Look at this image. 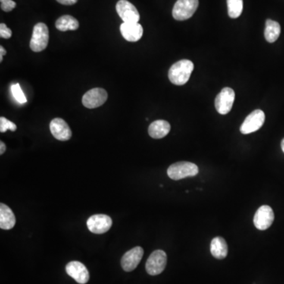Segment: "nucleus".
I'll return each instance as SVG.
<instances>
[{
  "mask_svg": "<svg viewBox=\"0 0 284 284\" xmlns=\"http://www.w3.org/2000/svg\"><path fill=\"white\" fill-rule=\"evenodd\" d=\"M235 91L231 88H223L221 92L218 94L215 101L216 111L220 115H226L232 111V106L235 101Z\"/></svg>",
  "mask_w": 284,
  "mask_h": 284,
  "instance_id": "nucleus-7",
  "label": "nucleus"
},
{
  "mask_svg": "<svg viewBox=\"0 0 284 284\" xmlns=\"http://www.w3.org/2000/svg\"><path fill=\"white\" fill-rule=\"evenodd\" d=\"M116 10L123 23H138L140 20V14L136 7L127 0H119L116 4Z\"/></svg>",
  "mask_w": 284,
  "mask_h": 284,
  "instance_id": "nucleus-9",
  "label": "nucleus"
},
{
  "mask_svg": "<svg viewBox=\"0 0 284 284\" xmlns=\"http://www.w3.org/2000/svg\"><path fill=\"white\" fill-rule=\"evenodd\" d=\"M228 15L231 18H238L242 13L243 1L242 0H226Z\"/></svg>",
  "mask_w": 284,
  "mask_h": 284,
  "instance_id": "nucleus-21",
  "label": "nucleus"
},
{
  "mask_svg": "<svg viewBox=\"0 0 284 284\" xmlns=\"http://www.w3.org/2000/svg\"><path fill=\"white\" fill-rule=\"evenodd\" d=\"M49 41V31L45 23H40L35 25L30 40L31 50L34 52L44 51L48 47Z\"/></svg>",
  "mask_w": 284,
  "mask_h": 284,
  "instance_id": "nucleus-3",
  "label": "nucleus"
},
{
  "mask_svg": "<svg viewBox=\"0 0 284 284\" xmlns=\"http://www.w3.org/2000/svg\"><path fill=\"white\" fill-rule=\"evenodd\" d=\"M199 173V168L191 162H178L167 169V176L173 180H180L187 177H194Z\"/></svg>",
  "mask_w": 284,
  "mask_h": 284,
  "instance_id": "nucleus-2",
  "label": "nucleus"
},
{
  "mask_svg": "<svg viewBox=\"0 0 284 284\" xmlns=\"http://www.w3.org/2000/svg\"><path fill=\"white\" fill-rule=\"evenodd\" d=\"M67 274L79 284H85L89 279V272L87 268L79 261H71L66 266Z\"/></svg>",
  "mask_w": 284,
  "mask_h": 284,
  "instance_id": "nucleus-13",
  "label": "nucleus"
},
{
  "mask_svg": "<svg viewBox=\"0 0 284 284\" xmlns=\"http://www.w3.org/2000/svg\"><path fill=\"white\" fill-rule=\"evenodd\" d=\"M167 254L163 250H155L147 260L145 269L148 274L157 276L160 274L165 269L167 266Z\"/></svg>",
  "mask_w": 284,
  "mask_h": 284,
  "instance_id": "nucleus-5",
  "label": "nucleus"
},
{
  "mask_svg": "<svg viewBox=\"0 0 284 284\" xmlns=\"http://www.w3.org/2000/svg\"><path fill=\"white\" fill-rule=\"evenodd\" d=\"M210 251L215 258L222 260L228 256V247L224 238L216 237L212 240Z\"/></svg>",
  "mask_w": 284,
  "mask_h": 284,
  "instance_id": "nucleus-18",
  "label": "nucleus"
},
{
  "mask_svg": "<svg viewBox=\"0 0 284 284\" xmlns=\"http://www.w3.org/2000/svg\"><path fill=\"white\" fill-rule=\"evenodd\" d=\"M12 36V32L4 23L0 24V36L4 39H10Z\"/></svg>",
  "mask_w": 284,
  "mask_h": 284,
  "instance_id": "nucleus-25",
  "label": "nucleus"
},
{
  "mask_svg": "<svg viewBox=\"0 0 284 284\" xmlns=\"http://www.w3.org/2000/svg\"><path fill=\"white\" fill-rule=\"evenodd\" d=\"M122 36L129 42H137L143 36V28L139 23H125L120 26Z\"/></svg>",
  "mask_w": 284,
  "mask_h": 284,
  "instance_id": "nucleus-15",
  "label": "nucleus"
},
{
  "mask_svg": "<svg viewBox=\"0 0 284 284\" xmlns=\"http://www.w3.org/2000/svg\"><path fill=\"white\" fill-rule=\"evenodd\" d=\"M8 129L14 132L17 129V126L13 122L10 121L6 118H0V132L5 133Z\"/></svg>",
  "mask_w": 284,
  "mask_h": 284,
  "instance_id": "nucleus-23",
  "label": "nucleus"
},
{
  "mask_svg": "<svg viewBox=\"0 0 284 284\" xmlns=\"http://www.w3.org/2000/svg\"><path fill=\"white\" fill-rule=\"evenodd\" d=\"M1 9L5 12H10L16 7V3L12 0H0Z\"/></svg>",
  "mask_w": 284,
  "mask_h": 284,
  "instance_id": "nucleus-24",
  "label": "nucleus"
},
{
  "mask_svg": "<svg viewBox=\"0 0 284 284\" xmlns=\"http://www.w3.org/2000/svg\"><path fill=\"white\" fill-rule=\"evenodd\" d=\"M107 100V92L101 88H94L85 92L82 97V104L87 108L92 109L101 107Z\"/></svg>",
  "mask_w": 284,
  "mask_h": 284,
  "instance_id": "nucleus-10",
  "label": "nucleus"
},
{
  "mask_svg": "<svg viewBox=\"0 0 284 284\" xmlns=\"http://www.w3.org/2000/svg\"><path fill=\"white\" fill-rule=\"evenodd\" d=\"M10 89H11V92H12L13 96H14L17 102L20 103V104H25V103L27 102L26 96L23 93L18 83L11 85Z\"/></svg>",
  "mask_w": 284,
  "mask_h": 284,
  "instance_id": "nucleus-22",
  "label": "nucleus"
},
{
  "mask_svg": "<svg viewBox=\"0 0 284 284\" xmlns=\"http://www.w3.org/2000/svg\"><path fill=\"white\" fill-rule=\"evenodd\" d=\"M56 1L63 5L67 6L73 5L78 2V0H56Z\"/></svg>",
  "mask_w": 284,
  "mask_h": 284,
  "instance_id": "nucleus-26",
  "label": "nucleus"
},
{
  "mask_svg": "<svg viewBox=\"0 0 284 284\" xmlns=\"http://www.w3.org/2000/svg\"><path fill=\"white\" fill-rule=\"evenodd\" d=\"M16 223V218L10 207L4 203L0 204V228L10 230Z\"/></svg>",
  "mask_w": 284,
  "mask_h": 284,
  "instance_id": "nucleus-16",
  "label": "nucleus"
},
{
  "mask_svg": "<svg viewBox=\"0 0 284 284\" xmlns=\"http://www.w3.org/2000/svg\"><path fill=\"white\" fill-rule=\"evenodd\" d=\"M275 215L272 207L269 205H262L256 212L254 218V226L260 231L267 230L274 221Z\"/></svg>",
  "mask_w": 284,
  "mask_h": 284,
  "instance_id": "nucleus-11",
  "label": "nucleus"
},
{
  "mask_svg": "<svg viewBox=\"0 0 284 284\" xmlns=\"http://www.w3.org/2000/svg\"><path fill=\"white\" fill-rule=\"evenodd\" d=\"M199 5L198 0H177L172 10L174 18L185 21L191 18Z\"/></svg>",
  "mask_w": 284,
  "mask_h": 284,
  "instance_id": "nucleus-4",
  "label": "nucleus"
},
{
  "mask_svg": "<svg viewBox=\"0 0 284 284\" xmlns=\"http://www.w3.org/2000/svg\"><path fill=\"white\" fill-rule=\"evenodd\" d=\"M111 226H112V220L107 215H93L87 220L88 229L92 233L97 234V235H101L108 232L111 229Z\"/></svg>",
  "mask_w": 284,
  "mask_h": 284,
  "instance_id": "nucleus-8",
  "label": "nucleus"
},
{
  "mask_svg": "<svg viewBox=\"0 0 284 284\" xmlns=\"http://www.w3.org/2000/svg\"><path fill=\"white\" fill-rule=\"evenodd\" d=\"M144 250L141 247H136L127 251L122 257L121 266L125 272H132L135 270L142 257H143Z\"/></svg>",
  "mask_w": 284,
  "mask_h": 284,
  "instance_id": "nucleus-12",
  "label": "nucleus"
},
{
  "mask_svg": "<svg viewBox=\"0 0 284 284\" xmlns=\"http://www.w3.org/2000/svg\"><path fill=\"white\" fill-rule=\"evenodd\" d=\"M50 130L54 138L59 141H68L72 136V131L68 124L60 118H55L51 120Z\"/></svg>",
  "mask_w": 284,
  "mask_h": 284,
  "instance_id": "nucleus-14",
  "label": "nucleus"
},
{
  "mask_svg": "<svg viewBox=\"0 0 284 284\" xmlns=\"http://www.w3.org/2000/svg\"><path fill=\"white\" fill-rule=\"evenodd\" d=\"M7 51L5 48L3 46H0V62H3V59H4V55H5Z\"/></svg>",
  "mask_w": 284,
  "mask_h": 284,
  "instance_id": "nucleus-27",
  "label": "nucleus"
},
{
  "mask_svg": "<svg viewBox=\"0 0 284 284\" xmlns=\"http://www.w3.org/2000/svg\"><path fill=\"white\" fill-rule=\"evenodd\" d=\"M264 120H266V115L264 111L257 109L252 111L245 118L243 123L240 127V131L243 135L254 133L261 128V126L264 125Z\"/></svg>",
  "mask_w": 284,
  "mask_h": 284,
  "instance_id": "nucleus-6",
  "label": "nucleus"
},
{
  "mask_svg": "<svg viewBox=\"0 0 284 284\" xmlns=\"http://www.w3.org/2000/svg\"><path fill=\"white\" fill-rule=\"evenodd\" d=\"M280 25L275 21L268 19L266 23V29H264V37L269 43H274L277 41L280 35Z\"/></svg>",
  "mask_w": 284,
  "mask_h": 284,
  "instance_id": "nucleus-19",
  "label": "nucleus"
},
{
  "mask_svg": "<svg viewBox=\"0 0 284 284\" xmlns=\"http://www.w3.org/2000/svg\"><path fill=\"white\" fill-rule=\"evenodd\" d=\"M194 63L191 60H182L172 65L168 72V78L174 85H183L189 81L194 71Z\"/></svg>",
  "mask_w": 284,
  "mask_h": 284,
  "instance_id": "nucleus-1",
  "label": "nucleus"
},
{
  "mask_svg": "<svg viewBox=\"0 0 284 284\" xmlns=\"http://www.w3.org/2000/svg\"><path fill=\"white\" fill-rule=\"evenodd\" d=\"M281 148H282V152L284 153V138L282 140V142H281Z\"/></svg>",
  "mask_w": 284,
  "mask_h": 284,
  "instance_id": "nucleus-29",
  "label": "nucleus"
},
{
  "mask_svg": "<svg viewBox=\"0 0 284 284\" xmlns=\"http://www.w3.org/2000/svg\"><path fill=\"white\" fill-rule=\"evenodd\" d=\"M55 27L62 32H66L67 30H77L79 28V23L77 19L72 16L63 15L56 21Z\"/></svg>",
  "mask_w": 284,
  "mask_h": 284,
  "instance_id": "nucleus-20",
  "label": "nucleus"
},
{
  "mask_svg": "<svg viewBox=\"0 0 284 284\" xmlns=\"http://www.w3.org/2000/svg\"><path fill=\"white\" fill-rule=\"evenodd\" d=\"M171 125L165 120H157L152 123L148 127V135L154 139H160L168 135Z\"/></svg>",
  "mask_w": 284,
  "mask_h": 284,
  "instance_id": "nucleus-17",
  "label": "nucleus"
},
{
  "mask_svg": "<svg viewBox=\"0 0 284 284\" xmlns=\"http://www.w3.org/2000/svg\"><path fill=\"white\" fill-rule=\"evenodd\" d=\"M6 152V145L3 142V141H0V154L3 155Z\"/></svg>",
  "mask_w": 284,
  "mask_h": 284,
  "instance_id": "nucleus-28",
  "label": "nucleus"
}]
</instances>
